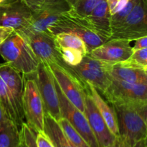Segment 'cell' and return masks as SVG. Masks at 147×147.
Returning <instances> with one entry per match:
<instances>
[{
	"instance_id": "cell-12",
	"label": "cell",
	"mask_w": 147,
	"mask_h": 147,
	"mask_svg": "<svg viewBox=\"0 0 147 147\" xmlns=\"http://www.w3.org/2000/svg\"><path fill=\"white\" fill-rule=\"evenodd\" d=\"M70 9L66 0H45L38 10L32 13L28 26L21 30L29 32H47L49 26L60 14Z\"/></svg>"
},
{
	"instance_id": "cell-15",
	"label": "cell",
	"mask_w": 147,
	"mask_h": 147,
	"mask_svg": "<svg viewBox=\"0 0 147 147\" xmlns=\"http://www.w3.org/2000/svg\"><path fill=\"white\" fill-rule=\"evenodd\" d=\"M83 113L88 121L90 129L100 147L107 146L114 141L116 136L110 131L106 122L88 93L86 97Z\"/></svg>"
},
{
	"instance_id": "cell-23",
	"label": "cell",
	"mask_w": 147,
	"mask_h": 147,
	"mask_svg": "<svg viewBox=\"0 0 147 147\" xmlns=\"http://www.w3.org/2000/svg\"><path fill=\"white\" fill-rule=\"evenodd\" d=\"M56 46L71 47L82 52L85 55L88 54L86 43L78 36L70 33L61 32L54 36Z\"/></svg>"
},
{
	"instance_id": "cell-33",
	"label": "cell",
	"mask_w": 147,
	"mask_h": 147,
	"mask_svg": "<svg viewBox=\"0 0 147 147\" xmlns=\"http://www.w3.org/2000/svg\"><path fill=\"white\" fill-rule=\"evenodd\" d=\"M25 4L28 6L32 12H34L41 7L45 0H23Z\"/></svg>"
},
{
	"instance_id": "cell-31",
	"label": "cell",
	"mask_w": 147,
	"mask_h": 147,
	"mask_svg": "<svg viewBox=\"0 0 147 147\" xmlns=\"http://www.w3.org/2000/svg\"><path fill=\"white\" fill-rule=\"evenodd\" d=\"M36 144L37 147H55L44 131L36 133Z\"/></svg>"
},
{
	"instance_id": "cell-8",
	"label": "cell",
	"mask_w": 147,
	"mask_h": 147,
	"mask_svg": "<svg viewBox=\"0 0 147 147\" xmlns=\"http://www.w3.org/2000/svg\"><path fill=\"white\" fill-rule=\"evenodd\" d=\"M111 80L110 85L103 93L108 103L111 105L147 104V84Z\"/></svg>"
},
{
	"instance_id": "cell-3",
	"label": "cell",
	"mask_w": 147,
	"mask_h": 147,
	"mask_svg": "<svg viewBox=\"0 0 147 147\" xmlns=\"http://www.w3.org/2000/svg\"><path fill=\"white\" fill-rule=\"evenodd\" d=\"M47 31L54 37L61 32L76 34L86 43L88 53L106 42L93 30L86 16H82L70 9L60 15L55 22L50 24Z\"/></svg>"
},
{
	"instance_id": "cell-4",
	"label": "cell",
	"mask_w": 147,
	"mask_h": 147,
	"mask_svg": "<svg viewBox=\"0 0 147 147\" xmlns=\"http://www.w3.org/2000/svg\"><path fill=\"white\" fill-rule=\"evenodd\" d=\"M55 80L66 98L81 112L84 113L86 93V84L79 80L61 63V58L57 63L48 65Z\"/></svg>"
},
{
	"instance_id": "cell-34",
	"label": "cell",
	"mask_w": 147,
	"mask_h": 147,
	"mask_svg": "<svg viewBox=\"0 0 147 147\" xmlns=\"http://www.w3.org/2000/svg\"><path fill=\"white\" fill-rule=\"evenodd\" d=\"M146 47H147V36H144L136 40L134 46L132 47V51L134 52L135 50L146 48Z\"/></svg>"
},
{
	"instance_id": "cell-21",
	"label": "cell",
	"mask_w": 147,
	"mask_h": 147,
	"mask_svg": "<svg viewBox=\"0 0 147 147\" xmlns=\"http://www.w3.org/2000/svg\"><path fill=\"white\" fill-rule=\"evenodd\" d=\"M44 131L55 147H76L67 139L57 121L47 113H45Z\"/></svg>"
},
{
	"instance_id": "cell-16",
	"label": "cell",
	"mask_w": 147,
	"mask_h": 147,
	"mask_svg": "<svg viewBox=\"0 0 147 147\" xmlns=\"http://www.w3.org/2000/svg\"><path fill=\"white\" fill-rule=\"evenodd\" d=\"M106 72L111 79L131 83L147 84V69L132 67L125 61L106 63Z\"/></svg>"
},
{
	"instance_id": "cell-25",
	"label": "cell",
	"mask_w": 147,
	"mask_h": 147,
	"mask_svg": "<svg viewBox=\"0 0 147 147\" xmlns=\"http://www.w3.org/2000/svg\"><path fill=\"white\" fill-rule=\"evenodd\" d=\"M55 47L61 60L68 65H77L82 61L83 57L86 56L82 52L76 49L56 45Z\"/></svg>"
},
{
	"instance_id": "cell-32",
	"label": "cell",
	"mask_w": 147,
	"mask_h": 147,
	"mask_svg": "<svg viewBox=\"0 0 147 147\" xmlns=\"http://www.w3.org/2000/svg\"><path fill=\"white\" fill-rule=\"evenodd\" d=\"M106 147H132L131 145L121 136H117L114 141Z\"/></svg>"
},
{
	"instance_id": "cell-13",
	"label": "cell",
	"mask_w": 147,
	"mask_h": 147,
	"mask_svg": "<svg viewBox=\"0 0 147 147\" xmlns=\"http://www.w3.org/2000/svg\"><path fill=\"white\" fill-rule=\"evenodd\" d=\"M32 12L23 0L0 4V27L19 30L28 26Z\"/></svg>"
},
{
	"instance_id": "cell-27",
	"label": "cell",
	"mask_w": 147,
	"mask_h": 147,
	"mask_svg": "<svg viewBox=\"0 0 147 147\" xmlns=\"http://www.w3.org/2000/svg\"><path fill=\"white\" fill-rule=\"evenodd\" d=\"M17 147H37L36 133L26 123L22 124L20 129V143Z\"/></svg>"
},
{
	"instance_id": "cell-5",
	"label": "cell",
	"mask_w": 147,
	"mask_h": 147,
	"mask_svg": "<svg viewBox=\"0 0 147 147\" xmlns=\"http://www.w3.org/2000/svg\"><path fill=\"white\" fill-rule=\"evenodd\" d=\"M22 108L26 123L35 133L44 131L45 109L35 78L22 75Z\"/></svg>"
},
{
	"instance_id": "cell-11",
	"label": "cell",
	"mask_w": 147,
	"mask_h": 147,
	"mask_svg": "<svg viewBox=\"0 0 147 147\" xmlns=\"http://www.w3.org/2000/svg\"><path fill=\"white\" fill-rule=\"evenodd\" d=\"M28 42L32 50L40 63L48 65L57 63L60 58L56 50L55 38L48 32H29L15 30Z\"/></svg>"
},
{
	"instance_id": "cell-1",
	"label": "cell",
	"mask_w": 147,
	"mask_h": 147,
	"mask_svg": "<svg viewBox=\"0 0 147 147\" xmlns=\"http://www.w3.org/2000/svg\"><path fill=\"white\" fill-rule=\"evenodd\" d=\"M0 55L22 75H33L40 61L22 35L14 30L0 44Z\"/></svg>"
},
{
	"instance_id": "cell-37",
	"label": "cell",
	"mask_w": 147,
	"mask_h": 147,
	"mask_svg": "<svg viewBox=\"0 0 147 147\" xmlns=\"http://www.w3.org/2000/svg\"><path fill=\"white\" fill-rule=\"evenodd\" d=\"M6 119H8V118L6 116L5 113H4V109H2L1 104H0V123H1L3 121L5 120Z\"/></svg>"
},
{
	"instance_id": "cell-35",
	"label": "cell",
	"mask_w": 147,
	"mask_h": 147,
	"mask_svg": "<svg viewBox=\"0 0 147 147\" xmlns=\"http://www.w3.org/2000/svg\"><path fill=\"white\" fill-rule=\"evenodd\" d=\"M14 30L11 28L0 27V44L11 34Z\"/></svg>"
},
{
	"instance_id": "cell-9",
	"label": "cell",
	"mask_w": 147,
	"mask_h": 147,
	"mask_svg": "<svg viewBox=\"0 0 147 147\" xmlns=\"http://www.w3.org/2000/svg\"><path fill=\"white\" fill-rule=\"evenodd\" d=\"M34 75L44 105L45 113H48L57 121L61 118L60 101L55 86V80L48 65L40 62Z\"/></svg>"
},
{
	"instance_id": "cell-6",
	"label": "cell",
	"mask_w": 147,
	"mask_h": 147,
	"mask_svg": "<svg viewBox=\"0 0 147 147\" xmlns=\"http://www.w3.org/2000/svg\"><path fill=\"white\" fill-rule=\"evenodd\" d=\"M144 36H147V0H139L121 22L111 27V36L109 39L131 42Z\"/></svg>"
},
{
	"instance_id": "cell-24",
	"label": "cell",
	"mask_w": 147,
	"mask_h": 147,
	"mask_svg": "<svg viewBox=\"0 0 147 147\" xmlns=\"http://www.w3.org/2000/svg\"><path fill=\"white\" fill-rule=\"evenodd\" d=\"M59 126L63 130V133L66 136L70 142L76 147H90L85 142L80 134L73 128L70 122L65 118L61 117L57 121Z\"/></svg>"
},
{
	"instance_id": "cell-10",
	"label": "cell",
	"mask_w": 147,
	"mask_h": 147,
	"mask_svg": "<svg viewBox=\"0 0 147 147\" xmlns=\"http://www.w3.org/2000/svg\"><path fill=\"white\" fill-rule=\"evenodd\" d=\"M55 86L60 101L61 117L65 118L70 122V124L80 134L89 146L100 147L84 113L66 98L56 82Z\"/></svg>"
},
{
	"instance_id": "cell-7",
	"label": "cell",
	"mask_w": 147,
	"mask_h": 147,
	"mask_svg": "<svg viewBox=\"0 0 147 147\" xmlns=\"http://www.w3.org/2000/svg\"><path fill=\"white\" fill-rule=\"evenodd\" d=\"M63 65L83 83L92 85L103 94L110 85L111 78L106 72V63L86 55L78 65L70 66L61 60Z\"/></svg>"
},
{
	"instance_id": "cell-2",
	"label": "cell",
	"mask_w": 147,
	"mask_h": 147,
	"mask_svg": "<svg viewBox=\"0 0 147 147\" xmlns=\"http://www.w3.org/2000/svg\"><path fill=\"white\" fill-rule=\"evenodd\" d=\"M117 118L119 136L132 146L147 135L146 105H112Z\"/></svg>"
},
{
	"instance_id": "cell-30",
	"label": "cell",
	"mask_w": 147,
	"mask_h": 147,
	"mask_svg": "<svg viewBox=\"0 0 147 147\" xmlns=\"http://www.w3.org/2000/svg\"><path fill=\"white\" fill-rule=\"evenodd\" d=\"M129 1V0H106L111 16L120 11L126 6Z\"/></svg>"
},
{
	"instance_id": "cell-19",
	"label": "cell",
	"mask_w": 147,
	"mask_h": 147,
	"mask_svg": "<svg viewBox=\"0 0 147 147\" xmlns=\"http://www.w3.org/2000/svg\"><path fill=\"white\" fill-rule=\"evenodd\" d=\"M0 77L9 89L17 104L23 110L22 95L24 79L20 72L9 63H0Z\"/></svg>"
},
{
	"instance_id": "cell-28",
	"label": "cell",
	"mask_w": 147,
	"mask_h": 147,
	"mask_svg": "<svg viewBox=\"0 0 147 147\" xmlns=\"http://www.w3.org/2000/svg\"><path fill=\"white\" fill-rule=\"evenodd\" d=\"M125 62L136 68L147 69V47L134 51Z\"/></svg>"
},
{
	"instance_id": "cell-20",
	"label": "cell",
	"mask_w": 147,
	"mask_h": 147,
	"mask_svg": "<svg viewBox=\"0 0 147 147\" xmlns=\"http://www.w3.org/2000/svg\"><path fill=\"white\" fill-rule=\"evenodd\" d=\"M0 104L4 109L6 116L12 121L18 127H21L24 122L23 110L19 106L4 80L0 77Z\"/></svg>"
},
{
	"instance_id": "cell-18",
	"label": "cell",
	"mask_w": 147,
	"mask_h": 147,
	"mask_svg": "<svg viewBox=\"0 0 147 147\" xmlns=\"http://www.w3.org/2000/svg\"><path fill=\"white\" fill-rule=\"evenodd\" d=\"M95 33L107 41L111 36V14L106 0L100 1L86 16Z\"/></svg>"
},
{
	"instance_id": "cell-26",
	"label": "cell",
	"mask_w": 147,
	"mask_h": 147,
	"mask_svg": "<svg viewBox=\"0 0 147 147\" xmlns=\"http://www.w3.org/2000/svg\"><path fill=\"white\" fill-rule=\"evenodd\" d=\"M103 0H66L70 9L82 16H88Z\"/></svg>"
},
{
	"instance_id": "cell-22",
	"label": "cell",
	"mask_w": 147,
	"mask_h": 147,
	"mask_svg": "<svg viewBox=\"0 0 147 147\" xmlns=\"http://www.w3.org/2000/svg\"><path fill=\"white\" fill-rule=\"evenodd\" d=\"M11 120L6 119L0 123V147H17L20 143V130Z\"/></svg>"
},
{
	"instance_id": "cell-17",
	"label": "cell",
	"mask_w": 147,
	"mask_h": 147,
	"mask_svg": "<svg viewBox=\"0 0 147 147\" xmlns=\"http://www.w3.org/2000/svg\"><path fill=\"white\" fill-rule=\"evenodd\" d=\"M83 83L86 84V92L91 98L92 100L97 108L100 114L103 117L104 121L106 122L110 131L114 136H119L117 118L113 106L101 97L100 93L92 85L86 83Z\"/></svg>"
},
{
	"instance_id": "cell-36",
	"label": "cell",
	"mask_w": 147,
	"mask_h": 147,
	"mask_svg": "<svg viewBox=\"0 0 147 147\" xmlns=\"http://www.w3.org/2000/svg\"><path fill=\"white\" fill-rule=\"evenodd\" d=\"M132 147H147L146 145V138L139 140V142H136Z\"/></svg>"
},
{
	"instance_id": "cell-14",
	"label": "cell",
	"mask_w": 147,
	"mask_h": 147,
	"mask_svg": "<svg viewBox=\"0 0 147 147\" xmlns=\"http://www.w3.org/2000/svg\"><path fill=\"white\" fill-rule=\"evenodd\" d=\"M130 41L122 39H109L88 53L92 58L109 63L127 60L132 54Z\"/></svg>"
},
{
	"instance_id": "cell-29",
	"label": "cell",
	"mask_w": 147,
	"mask_h": 147,
	"mask_svg": "<svg viewBox=\"0 0 147 147\" xmlns=\"http://www.w3.org/2000/svg\"><path fill=\"white\" fill-rule=\"evenodd\" d=\"M139 0H129L124 7L116 14L111 16V27L116 25L122 21L136 5Z\"/></svg>"
}]
</instances>
